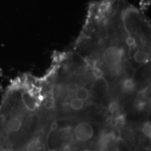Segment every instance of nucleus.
<instances>
[{
  "mask_svg": "<svg viewBox=\"0 0 151 151\" xmlns=\"http://www.w3.org/2000/svg\"><path fill=\"white\" fill-rule=\"evenodd\" d=\"M44 107L46 109H52L54 107V102L52 100H46L44 103Z\"/></svg>",
  "mask_w": 151,
  "mask_h": 151,
  "instance_id": "obj_11",
  "label": "nucleus"
},
{
  "mask_svg": "<svg viewBox=\"0 0 151 151\" xmlns=\"http://www.w3.org/2000/svg\"><path fill=\"white\" fill-rule=\"evenodd\" d=\"M118 107V104L117 102H113L112 104H111L110 106H109V110L111 111H116Z\"/></svg>",
  "mask_w": 151,
  "mask_h": 151,
  "instance_id": "obj_13",
  "label": "nucleus"
},
{
  "mask_svg": "<svg viewBox=\"0 0 151 151\" xmlns=\"http://www.w3.org/2000/svg\"><path fill=\"white\" fill-rule=\"evenodd\" d=\"M143 132L146 137H150V122H147L143 125Z\"/></svg>",
  "mask_w": 151,
  "mask_h": 151,
  "instance_id": "obj_10",
  "label": "nucleus"
},
{
  "mask_svg": "<svg viewBox=\"0 0 151 151\" xmlns=\"http://www.w3.org/2000/svg\"><path fill=\"white\" fill-rule=\"evenodd\" d=\"M71 108L74 111L81 110L84 106V101L78 98L73 99L70 102Z\"/></svg>",
  "mask_w": 151,
  "mask_h": 151,
  "instance_id": "obj_7",
  "label": "nucleus"
},
{
  "mask_svg": "<svg viewBox=\"0 0 151 151\" xmlns=\"http://www.w3.org/2000/svg\"><path fill=\"white\" fill-rule=\"evenodd\" d=\"M134 60L139 64H144L148 62L149 55L143 50H138L134 55Z\"/></svg>",
  "mask_w": 151,
  "mask_h": 151,
  "instance_id": "obj_4",
  "label": "nucleus"
},
{
  "mask_svg": "<svg viewBox=\"0 0 151 151\" xmlns=\"http://www.w3.org/2000/svg\"><path fill=\"white\" fill-rule=\"evenodd\" d=\"M74 135L77 141L80 142H87L93 137V127L88 122H81L76 125Z\"/></svg>",
  "mask_w": 151,
  "mask_h": 151,
  "instance_id": "obj_2",
  "label": "nucleus"
},
{
  "mask_svg": "<svg viewBox=\"0 0 151 151\" xmlns=\"http://www.w3.org/2000/svg\"><path fill=\"white\" fill-rule=\"evenodd\" d=\"M92 73H93L94 76L97 79L101 78L103 77V72L101 69H99L97 67H94L92 69Z\"/></svg>",
  "mask_w": 151,
  "mask_h": 151,
  "instance_id": "obj_9",
  "label": "nucleus"
},
{
  "mask_svg": "<svg viewBox=\"0 0 151 151\" xmlns=\"http://www.w3.org/2000/svg\"><path fill=\"white\" fill-rule=\"evenodd\" d=\"M135 39H134V38H132V37H129L127 38V43L128 45H129V46H130V47H132V46H134L135 45Z\"/></svg>",
  "mask_w": 151,
  "mask_h": 151,
  "instance_id": "obj_12",
  "label": "nucleus"
},
{
  "mask_svg": "<svg viewBox=\"0 0 151 151\" xmlns=\"http://www.w3.org/2000/svg\"><path fill=\"white\" fill-rule=\"evenodd\" d=\"M75 95L76 97L78 99H80L83 101H87L90 97V92L87 88L81 87L76 90Z\"/></svg>",
  "mask_w": 151,
  "mask_h": 151,
  "instance_id": "obj_5",
  "label": "nucleus"
},
{
  "mask_svg": "<svg viewBox=\"0 0 151 151\" xmlns=\"http://www.w3.org/2000/svg\"><path fill=\"white\" fill-rule=\"evenodd\" d=\"M6 129H8L9 132H18L21 129L22 126V121L21 118L18 116L11 117L6 122Z\"/></svg>",
  "mask_w": 151,
  "mask_h": 151,
  "instance_id": "obj_3",
  "label": "nucleus"
},
{
  "mask_svg": "<svg viewBox=\"0 0 151 151\" xmlns=\"http://www.w3.org/2000/svg\"><path fill=\"white\" fill-rule=\"evenodd\" d=\"M142 97L147 101L150 100V86H148L142 90Z\"/></svg>",
  "mask_w": 151,
  "mask_h": 151,
  "instance_id": "obj_8",
  "label": "nucleus"
},
{
  "mask_svg": "<svg viewBox=\"0 0 151 151\" xmlns=\"http://www.w3.org/2000/svg\"><path fill=\"white\" fill-rule=\"evenodd\" d=\"M135 84L134 81L131 78L126 79L123 81L122 86V89L124 92H131L134 90Z\"/></svg>",
  "mask_w": 151,
  "mask_h": 151,
  "instance_id": "obj_6",
  "label": "nucleus"
},
{
  "mask_svg": "<svg viewBox=\"0 0 151 151\" xmlns=\"http://www.w3.org/2000/svg\"><path fill=\"white\" fill-rule=\"evenodd\" d=\"M123 56V49L118 46H110L104 51L102 59L106 64L113 66L120 64Z\"/></svg>",
  "mask_w": 151,
  "mask_h": 151,
  "instance_id": "obj_1",
  "label": "nucleus"
}]
</instances>
